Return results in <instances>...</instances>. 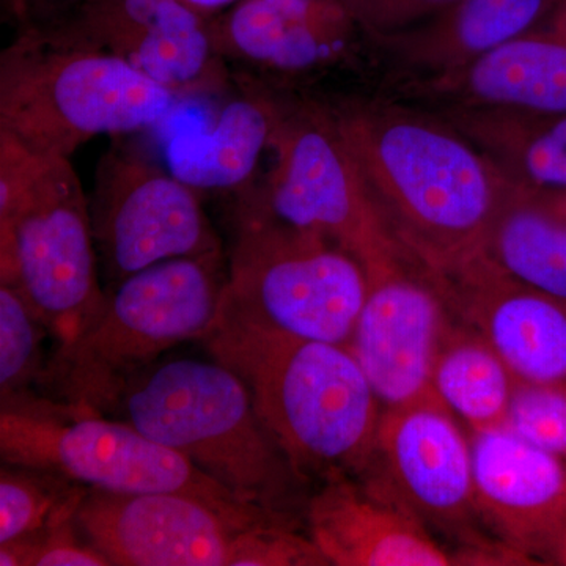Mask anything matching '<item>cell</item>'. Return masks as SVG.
Listing matches in <instances>:
<instances>
[{
  "mask_svg": "<svg viewBox=\"0 0 566 566\" xmlns=\"http://www.w3.org/2000/svg\"><path fill=\"white\" fill-rule=\"evenodd\" d=\"M376 207L431 273L482 252L513 182L436 112L387 99L329 104Z\"/></svg>",
  "mask_w": 566,
  "mask_h": 566,
  "instance_id": "cell-1",
  "label": "cell"
},
{
  "mask_svg": "<svg viewBox=\"0 0 566 566\" xmlns=\"http://www.w3.org/2000/svg\"><path fill=\"white\" fill-rule=\"evenodd\" d=\"M240 376L301 479L359 475L374 458L381 401L348 346L218 318L202 338Z\"/></svg>",
  "mask_w": 566,
  "mask_h": 566,
  "instance_id": "cell-2",
  "label": "cell"
},
{
  "mask_svg": "<svg viewBox=\"0 0 566 566\" xmlns=\"http://www.w3.org/2000/svg\"><path fill=\"white\" fill-rule=\"evenodd\" d=\"M180 99L65 22L20 25L0 54V132L71 158L93 137L164 120Z\"/></svg>",
  "mask_w": 566,
  "mask_h": 566,
  "instance_id": "cell-3",
  "label": "cell"
},
{
  "mask_svg": "<svg viewBox=\"0 0 566 566\" xmlns=\"http://www.w3.org/2000/svg\"><path fill=\"white\" fill-rule=\"evenodd\" d=\"M226 282L222 252H216L167 260L114 283L76 338L44 367L52 400L81 415L112 411L134 376L210 333Z\"/></svg>",
  "mask_w": 566,
  "mask_h": 566,
  "instance_id": "cell-4",
  "label": "cell"
},
{
  "mask_svg": "<svg viewBox=\"0 0 566 566\" xmlns=\"http://www.w3.org/2000/svg\"><path fill=\"white\" fill-rule=\"evenodd\" d=\"M180 453L238 501L290 515L304 482L264 427L248 387L218 360L156 363L134 376L112 411Z\"/></svg>",
  "mask_w": 566,
  "mask_h": 566,
  "instance_id": "cell-5",
  "label": "cell"
},
{
  "mask_svg": "<svg viewBox=\"0 0 566 566\" xmlns=\"http://www.w3.org/2000/svg\"><path fill=\"white\" fill-rule=\"evenodd\" d=\"M91 202L70 158L0 132V283L21 294L59 346L104 297Z\"/></svg>",
  "mask_w": 566,
  "mask_h": 566,
  "instance_id": "cell-6",
  "label": "cell"
},
{
  "mask_svg": "<svg viewBox=\"0 0 566 566\" xmlns=\"http://www.w3.org/2000/svg\"><path fill=\"white\" fill-rule=\"evenodd\" d=\"M77 526L111 566H327L292 516L185 491L87 490Z\"/></svg>",
  "mask_w": 566,
  "mask_h": 566,
  "instance_id": "cell-7",
  "label": "cell"
},
{
  "mask_svg": "<svg viewBox=\"0 0 566 566\" xmlns=\"http://www.w3.org/2000/svg\"><path fill=\"white\" fill-rule=\"evenodd\" d=\"M253 188L238 193L218 318L348 346L368 292L364 264L326 238L279 221Z\"/></svg>",
  "mask_w": 566,
  "mask_h": 566,
  "instance_id": "cell-8",
  "label": "cell"
},
{
  "mask_svg": "<svg viewBox=\"0 0 566 566\" xmlns=\"http://www.w3.org/2000/svg\"><path fill=\"white\" fill-rule=\"evenodd\" d=\"M271 151L273 169L253 189L279 221L340 245L368 275L409 253L376 207L329 104L283 98Z\"/></svg>",
  "mask_w": 566,
  "mask_h": 566,
  "instance_id": "cell-9",
  "label": "cell"
},
{
  "mask_svg": "<svg viewBox=\"0 0 566 566\" xmlns=\"http://www.w3.org/2000/svg\"><path fill=\"white\" fill-rule=\"evenodd\" d=\"M0 455L6 464L51 472L88 490L185 491L238 501L180 453L132 423L81 415L52 398L28 394L2 400Z\"/></svg>",
  "mask_w": 566,
  "mask_h": 566,
  "instance_id": "cell-10",
  "label": "cell"
},
{
  "mask_svg": "<svg viewBox=\"0 0 566 566\" xmlns=\"http://www.w3.org/2000/svg\"><path fill=\"white\" fill-rule=\"evenodd\" d=\"M88 202L99 266L112 285L167 260L222 252L200 193L120 145L99 159Z\"/></svg>",
  "mask_w": 566,
  "mask_h": 566,
  "instance_id": "cell-11",
  "label": "cell"
},
{
  "mask_svg": "<svg viewBox=\"0 0 566 566\" xmlns=\"http://www.w3.org/2000/svg\"><path fill=\"white\" fill-rule=\"evenodd\" d=\"M367 469L386 479L423 523L465 543L463 565L512 562V553L472 531L480 520L474 494L471 436L434 395L385 409Z\"/></svg>",
  "mask_w": 566,
  "mask_h": 566,
  "instance_id": "cell-12",
  "label": "cell"
},
{
  "mask_svg": "<svg viewBox=\"0 0 566 566\" xmlns=\"http://www.w3.org/2000/svg\"><path fill=\"white\" fill-rule=\"evenodd\" d=\"M455 322L438 277L411 253L368 275L348 348L382 408L433 395L436 360Z\"/></svg>",
  "mask_w": 566,
  "mask_h": 566,
  "instance_id": "cell-13",
  "label": "cell"
},
{
  "mask_svg": "<svg viewBox=\"0 0 566 566\" xmlns=\"http://www.w3.org/2000/svg\"><path fill=\"white\" fill-rule=\"evenodd\" d=\"M59 22L147 74L180 102L214 95L229 84L212 20L185 0H85Z\"/></svg>",
  "mask_w": 566,
  "mask_h": 566,
  "instance_id": "cell-14",
  "label": "cell"
},
{
  "mask_svg": "<svg viewBox=\"0 0 566 566\" xmlns=\"http://www.w3.org/2000/svg\"><path fill=\"white\" fill-rule=\"evenodd\" d=\"M476 512L527 560H556L566 539V460L506 427L471 431Z\"/></svg>",
  "mask_w": 566,
  "mask_h": 566,
  "instance_id": "cell-15",
  "label": "cell"
},
{
  "mask_svg": "<svg viewBox=\"0 0 566 566\" xmlns=\"http://www.w3.org/2000/svg\"><path fill=\"white\" fill-rule=\"evenodd\" d=\"M434 275L457 322L479 334L517 381H566L565 301L516 281L483 252Z\"/></svg>",
  "mask_w": 566,
  "mask_h": 566,
  "instance_id": "cell-16",
  "label": "cell"
},
{
  "mask_svg": "<svg viewBox=\"0 0 566 566\" xmlns=\"http://www.w3.org/2000/svg\"><path fill=\"white\" fill-rule=\"evenodd\" d=\"M227 62L300 80L371 54L370 41L342 0H240L212 18Z\"/></svg>",
  "mask_w": 566,
  "mask_h": 566,
  "instance_id": "cell-17",
  "label": "cell"
},
{
  "mask_svg": "<svg viewBox=\"0 0 566 566\" xmlns=\"http://www.w3.org/2000/svg\"><path fill=\"white\" fill-rule=\"evenodd\" d=\"M308 536L337 566L458 565L386 479L371 469L323 480L307 504Z\"/></svg>",
  "mask_w": 566,
  "mask_h": 566,
  "instance_id": "cell-18",
  "label": "cell"
},
{
  "mask_svg": "<svg viewBox=\"0 0 566 566\" xmlns=\"http://www.w3.org/2000/svg\"><path fill=\"white\" fill-rule=\"evenodd\" d=\"M524 33L441 76L405 82L409 96L447 107L566 114V32Z\"/></svg>",
  "mask_w": 566,
  "mask_h": 566,
  "instance_id": "cell-19",
  "label": "cell"
},
{
  "mask_svg": "<svg viewBox=\"0 0 566 566\" xmlns=\"http://www.w3.org/2000/svg\"><path fill=\"white\" fill-rule=\"evenodd\" d=\"M560 0H458L403 31L368 39L405 82L441 76L546 22Z\"/></svg>",
  "mask_w": 566,
  "mask_h": 566,
  "instance_id": "cell-20",
  "label": "cell"
},
{
  "mask_svg": "<svg viewBox=\"0 0 566 566\" xmlns=\"http://www.w3.org/2000/svg\"><path fill=\"white\" fill-rule=\"evenodd\" d=\"M283 96L243 74L240 92L207 128L175 134L167 144L169 170L197 192L251 189L260 161L271 151L281 120Z\"/></svg>",
  "mask_w": 566,
  "mask_h": 566,
  "instance_id": "cell-21",
  "label": "cell"
},
{
  "mask_svg": "<svg viewBox=\"0 0 566 566\" xmlns=\"http://www.w3.org/2000/svg\"><path fill=\"white\" fill-rule=\"evenodd\" d=\"M441 115L517 188L566 196V114L447 107Z\"/></svg>",
  "mask_w": 566,
  "mask_h": 566,
  "instance_id": "cell-22",
  "label": "cell"
},
{
  "mask_svg": "<svg viewBox=\"0 0 566 566\" xmlns=\"http://www.w3.org/2000/svg\"><path fill=\"white\" fill-rule=\"evenodd\" d=\"M482 252L516 281L566 303V210L512 186Z\"/></svg>",
  "mask_w": 566,
  "mask_h": 566,
  "instance_id": "cell-23",
  "label": "cell"
},
{
  "mask_svg": "<svg viewBox=\"0 0 566 566\" xmlns=\"http://www.w3.org/2000/svg\"><path fill=\"white\" fill-rule=\"evenodd\" d=\"M517 379L490 345L453 323L436 360L431 392L471 431L504 427Z\"/></svg>",
  "mask_w": 566,
  "mask_h": 566,
  "instance_id": "cell-24",
  "label": "cell"
},
{
  "mask_svg": "<svg viewBox=\"0 0 566 566\" xmlns=\"http://www.w3.org/2000/svg\"><path fill=\"white\" fill-rule=\"evenodd\" d=\"M87 490L51 472L3 463L0 471V545L73 520Z\"/></svg>",
  "mask_w": 566,
  "mask_h": 566,
  "instance_id": "cell-25",
  "label": "cell"
},
{
  "mask_svg": "<svg viewBox=\"0 0 566 566\" xmlns=\"http://www.w3.org/2000/svg\"><path fill=\"white\" fill-rule=\"evenodd\" d=\"M32 308L17 290L0 283V395L2 400L28 395L43 378L41 342L46 335Z\"/></svg>",
  "mask_w": 566,
  "mask_h": 566,
  "instance_id": "cell-26",
  "label": "cell"
},
{
  "mask_svg": "<svg viewBox=\"0 0 566 566\" xmlns=\"http://www.w3.org/2000/svg\"><path fill=\"white\" fill-rule=\"evenodd\" d=\"M504 427L566 460V381H517Z\"/></svg>",
  "mask_w": 566,
  "mask_h": 566,
  "instance_id": "cell-27",
  "label": "cell"
},
{
  "mask_svg": "<svg viewBox=\"0 0 566 566\" xmlns=\"http://www.w3.org/2000/svg\"><path fill=\"white\" fill-rule=\"evenodd\" d=\"M2 566H111L81 534L76 517L0 545Z\"/></svg>",
  "mask_w": 566,
  "mask_h": 566,
  "instance_id": "cell-28",
  "label": "cell"
},
{
  "mask_svg": "<svg viewBox=\"0 0 566 566\" xmlns=\"http://www.w3.org/2000/svg\"><path fill=\"white\" fill-rule=\"evenodd\" d=\"M367 39L403 31L458 0H342Z\"/></svg>",
  "mask_w": 566,
  "mask_h": 566,
  "instance_id": "cell-29",
  "label": "cell"
},
{
  "mask_svg": "<svg viewBox=\"0 0 566 566\" xmlns=\"http://www.w3.org/2000/svg\"><path fill=\"white\" fill-rule=\"evenodd\" d=\"M85 0H24L22 20L24 24H54L66 20Z\"/></svg>",
  "mask_w": 566,
  "mask_h": 566,
  "instance_id": "cell-30",
  "label": "cell"
},
{
  "mask_svg": "<svg viewBox=\"0 0 566 566\" xmlns=\"http://www.w3.org/2000/svg\"><path fill=\"white\" fill-rule=\"evenodd\" d=\"M186 3L202 13L203 17L212 18L219 17V14L223 13L229 9H232L234 3L240 2V0H185Z\"/></svg>",
  "mask_w": 566,
  "mask_h": 566,
  "instance_id": "cell-31",
  "label": "cell"
},
{
  "mask_svg": "<svg viewBox=\"0 0 566 566\" xmlns=\"http://www.w3.org/2000/svg\"><path fill=\"white\" fill-rule=\"evenodd\" d=\"M547 21L553 22L556 28L562 29L566 32V0H560V3L556 7V10L551 13Z\"/></svg>",
  "mask_w": 566,
  "mask_h": 566,
  "instance_id": "cell-32",
  "label": "cell"
},
{
  "mask_svg": "<svg viewBox=\"0 0 566 566\" xmlns=\"http://www.w3.org/2000/svg\"><path fill=\"white\" fill-rule=\"evenodd\" d=\"M7 10H9L10 17L21 22L22 10H24V0H6Z\"/></svg>",
  "mask_w": 566,
  "mask_h": 566,
  "instance_id": "cell-33",
  "label": "cell"
},
{
  "mask_svg": "<svg viewBox=\"0 0 566 566\" xmlns=\"http://www.w3.org/2000/svg\"><path fill=\"white\" fill-rule=\"evenodd\" d=\"M556 560L558 564L566 565V539L564 545H562L560 551H558Z\"/></svg>",
  "mask_w": 566,
  "mask_h": 566,
  "instance_id": "cell-34",
  "label": "cell"
},
{
  "mask_svg": "<svg viewBox=\"0 0 566 566\" xmlns=\"http://www.w3.org/2000/svg\"><path fill=\"white\" fill-rule=\"evenodd\" d=\"M553 199L556 200V202L558 205H560L562 208H565V210H566V196H556V197H553Z\"/></svg>",
  "mask_w": 566,
  "mask_h": 566,
  "instance_id": "cell-35",
  "label": "cell"
}]
</instances>
